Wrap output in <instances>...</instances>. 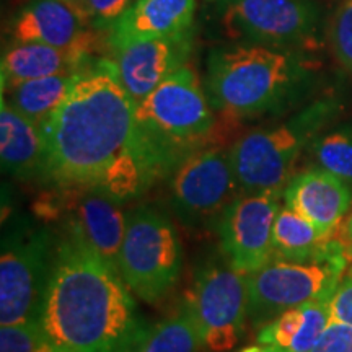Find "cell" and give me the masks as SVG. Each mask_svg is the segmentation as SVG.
Masks as SVG:
<instances>
[{
    "mask_svg": "<svg viewBox=\"0 0 352 352\" xmlns=\"http://www.w3.org/2000/svg\"><path fill=\"white\" fill-rule=\"evenodd\" d=\"M336 236H327L310 220L284 204L280 206L272 226L271 259L302 261L315 258L327 252Z\"/></svg>",
    "mask_w": 352,
    "mask_h": 352,
    "instance_id": "44dd1931",
    "label": "cell"
},
{
    "mask_svg": "<svg viewBox=\"0 0 352 352\" xmlns=\"http://www.w3.org/2000/svg\"><path fill=\"white\" fill-rule=\"evenodd\" d=\"M340 235H341L342 241H344L347 252H349L351 261H352V212H351L349 217H347L346 226H344V228H342V230H341Z\"/></svg>",
    "mask_w": 352,
    "mask_h": 352,
    "instance_id": "f546056e",
    "label": "cell"
},
{
    "mask_svg": "<svg viewBox=\"0 0 352 352\" xmlns=\"http://www.w3.org/2000/svg\"><path fill=\"white\" fill-rule=\"evenodd\" d=\"M333 296L334 290L285 310L259 328L256 341L284 352H308L331 323Z\"/></svg>",
    "mask_w": 352,
    "mask_h": 352,
    "instance_id": "ffe728a7",
    "label": "cell"
},
{
    "mask_svg": "<svg viewBox=\"0 0 352 352\" xmlns=\"http://www.w3.org/2000/svg\"><path fill=\"white\" fill-rule=\"evenodd\" d=\"M192 51V32L168 38L142 39L111 51L109 59L122 87L135 103L151 95L155 88L186 65Z\"/></svg>",
    "mask_w": 352,
    "mask_h": 352,
    "instance_id": "5bb4252c",
    "label": "cell"
},
{
    "mask_svg": "<svg viewBox=\"0 0 352 352\" xmlns=\"http://www.w3.org/2000/svg\"><path fill=\"white\" fill-rule=\"evenodd\" d=\"M328 39L336 60L352 76V0L342 2L334 12L328 28Z\"/></svg>",
    "mask_w": 352,
    "mask_h": 352,
    "instance_id": "4316f807",
    "label": "cell"
},
{
    "mask_svg": "<svg viewBox=\"0 0 352 352\" xmlns=\"http://www.w3.org/2000/svg\"><path fill=\"white\" fill-rule=\"evenodd\" d=\"M0 158L3 173L28 182L43 178L44 142L41 127L13 108L2 96L0 107Z\"/></svg>",
    "mask_w": 352,
    "mask_h": 352,
    "instance_id": "d6986e66",
    "label": "cell"
},
{
    "mask_svg": "<svg viewBox=\"0 0 352 352\" xmlns=\"http://www.w3.org/2000/svg\"><path fill=\"white\" fill-rule=\"evenodd\" d=\"M134 2L135 0H78L72 6L80 13L88 28L107 33Z\"/></svg>",
    "mask_w": 352,
    "mask_h": 352,
    "instance_id": "484cf974",
    "label": "cell"
},
{
    "mask_svg": "<svg viewBox=\"0 0 352 352\" xmlns=\"http://www.w3.org/2000/svg\"><path fill=\"white\" fill-rule=\"evenodd\" d=\"M195 13L196 0H135L107 32L108 50L192 32Z\"/></svg>",
    "mask_w": 352,
    "mask_h": 352,
    "instance_id": "e0dca14e",
    "label": "cell"
},
{
    "mask_svg": "<svg viewBox=\"0 0 352 352\" xmlns=\"http://www.w3.org/2000/svg\"><path fill=\"white\" fill-rule=\"evenodd\" d=\"M349 263L341 235L315 258L271 259L261 270L248 274V320L259 329L285 310L333 292Z\"/></svg>",
    "mask_w": 352,
    "mask_h": 352,
    "instance_id": "8992f818",
    "label": "cell"
},
{
    "mask_svg": "<svg viewBox=\"0 0 352 352\" xmlns=\"http://www.w3.org/2000/svg\"><path fill=\"white\" fill-rule=\"evenodd\" d=\"M135 120L164 173L199 151L215 126L212 104L188 65L166 77L135 107Z\"/></svg>",
    "mask_w": 352,
    "mask_h": 352,
    "instance_id": "5b68a950",
    "label": "cell"
},
{
    "mask_svg": "<svg viewBox=\"0 0 352 352\" xmlns=\"http://www.w3.org/2000/svg\"><path fill=\"white\" fill-rule=\"evenodd\" d=\"M39 320L59 352H134L148 331L120 272L65 230Z\"/></svg>",
    "mask_w": 352,
    "mask_h": 352,
    "instance_id": "7a4b0ae2",
    "label": "cell"
},
{
    "mask_svg": "<svg viewBox=\"0 0 352 352\" xmlns=\"http://www.w3.org/2000/svg\"><path fill=\"white\" fill-rule=\"evenodd\" d=\"M204 349L188 310L182 305L173 315L148 328L134 352H199Z\"/></svg>",
    "mask_w": 352,
    "mask_h": 352,
    "instance_id": "603a6c76",
    "label": "cell"
},
{
    "mask_svg": "<svg viewBox=\"0 0 352 352\" xmlns=\"http://www.w3.org/2000/svg\"><path fill=\"white\" fill-rule=\"evenodd\" d=\"M240 352H284L280 349H276V347H270V346H250V347H245V349H241Z\"/></svg>",
    "mask_w": 352,
    "mask_h": 352,
    "instance_id": "4dcf8cb0",
    "label": "cell"
},
{
    "mask_svg": "<svg viewBox=\"0 0 352 352\" xmlns=\"http://www.w3.org/2000/svg\"><path fill=\"white\" fill-rule=\"evenodd\" d=\"M283 191L241 192L220 215L217 233L223 258L243 274L261 270L272 258V226Z\"/></svg>",
    "mask_w": 352,
    "mask_h": 352,
    "instance_id": "7c38bea8",
    "label": "cell"
},
{
    "mask_svg": "<svg viewBox=\"0 0 352 352\" xmlns=\"http://www.w3.org/2000/svg\"><path fill=\"white\" fill-rule=\"evenodd\" d=\"M135 107L113 60L98 57L41 124L43 179L100 189L121 202L142 195L164 168L140 134Z\"/></svg>",
    "mask_w": 352,
    "mask_h": 352,
    "instance_id": "6da1fadb",
    "label": "cell"
},
{
    "mask_svg": "<svg viewBox=\"0 0 352 352\" xmlns=\"http://www.w3.org/2000/svg\"><path fill=\"white\" fill-rule=\"evenodd\" d=\"M83 70L21 82L2 91V96L13 108L41 127L43 122L67 98Z\"/></svg>",
    "mask_w": 352,
    "mask_h": 352,
    "instance_id": "7402d4cb",
    "label": "cell"
},
{
    "mask_svg": "<svg viewBox=\"0 0 352 352\" xmlns=\"http://www.w3.org/2000/svg\"><path fill=\"white\" fill-rule=\"evenodd\" d=\"M96 39L91 34L69 47H54L38 43H10L2 54V91L34 78L78 72L95 63Z\"/></svg>",
    "mask_w": 352,
    "mask_h": 352,
    "instance_id": "2e32d148",
    "label": "cell"
},
{
    "mask_svg": "<svg viewBox=\"0 0 352 352\" xmlns=\"http://www.w3.org/2000/svg\"><path fill=\"white\" fill-rule=\"evenodd\" d=\"M183 246L171 220L151 206L127 212L120 274L140 300L155 303L178 283Z\"/></svg>",
    "mask_w": 352,
    "mask_h": 352,
    "instance_id": "52a82bcc",
    "label": "cell"
},
{
    "mask_svg": "<svg viewBox=\"0 0 352 352\" xmlns=\"http://www.w3.org/2000/svg\"><path fill=\"white\" fill-rule=\"evenodd\" d=\"M315 166L352 186V122L331 126L308 148Z\"/></svg>",
    "mask_w": 352,
    "mask_h": 352,
    "instance_id": "cb8c5ba5",
    "label": "cell"
},
{
    "mask_svg": "<svg viewBox=\"0 0 352 352\" xmlns=\"http://www.w3.org/2000/svg\"><path fill=\"white\" fill-rule=\"evenodd\" d=\"M240 195L230 153L223 148H199L171 171V208L186 227L217 226L223 210Z\"/></svg>",
    "mask_w": 352,
    "mask_h": 352,
    "instance_id": "8fae6325",
    "label": "cell"
},
{
    "mask_svg": "<svg viewBox=\"0 0 352 352\" xmlns=\"http://www.w3.org/2000/svg\"><path fill=\"white\" fill-rule=\"evenodd\" d=\"M308 352H352V327L331 320L316 344Z\"/></svg>",
    "mask_w": 352,
    "mask_h": 352,
    "instance_id": "83f0119b",
    "label": "cell"
},
{
    "mask_svg": "<svg viewBox=\"0 0 352 352\" xmlns=\"http://www.w3.org/2000/svg\"><path fill=\"white\" fill-rule=\"evenodd\" d=\"M0 352H59L41 320L0 327Z\"/></svg>",
    "mask_w": 352,
    "mask_h": 352,
    "instance_id": "d4e9b609",
    "label": "cell"
},
{
    "mask_svg": "<svg viewBox=\"0 0 352 352\" xmlns=\"http://www.w3.org/2000/svg\"><path fill=\"white\" fill-rule=\"evenodd\" d=\"M64 2H69V3H76L78 0H64Z\"/></svg>",
    "mask_w": 352,
    "mask_h": 352,
    "instance_id": "1f68e13d",
    "label": "cell"
},
{
    "mask_svg": "<svg viewBox=\"0 0 352 352\" xmlns=\"http://www.w3.org/2000/svg\"><path fill=\"white\" fill-rule=\"evenodd\" d=\"M56 241L46 227L16 226L3 236L0 258V327L41 318Z\"/></svg>",
    "mask_w": 352,
    "mask_h": 352,
    "instance_id": "9c48e42d",
    "label": "cell"
},
{
    "mask_svg": "<svg viewBox=\"0 0 352 352\" xmlns=\"http://www.w3.org/2000/svg\"><path fill=\"white\" fill-rule=\"evenodd\" d=\"M283 199L324 235L336 236L352 204V186L329 171L310 165L289 179Z\"/></svg>",
    "mask_w": 352,
    "mask_h": 352,
    "instance_id": "9a60e30c",
    "label": "cell"
},
{
    "mask_svg": "<svg viewBox=\"0 0 352 352\" xmlns=\"http://www.w3.org/2000/svg\"><path fill=\"white\" fill-rule=\"evenodd\" d=\"M220 20L240 43L314 52L323 41L324 13L316 0H226Z\"/></svg>",
    "mask_w": 352,
    "mask_h": 352,
    "instance_id": "ba28073f",
    "label": "cell"
},
{
    "mask_svg": "<svg viewBox=\"0 0 352 352\" xmlns=\"http://www.w3.org/2000/svg\"><path fill=\"white\" fill-rule=\"evenodd\" d=\"M184 308L204 349L228 352L239 344L248 320V274L226 258L202 266L189 289Z\"/></svg>",
    "mask_w": 352,
    "mask_h": 352,
    "instance_id": "30bf717a",
    "label": "cell"
},
{
    "mask_svg": "<svg viewBox=\"0 0 352 352\" xmlns=\"http://www.w3.org/2000/svg\"><path fill=\"white\" fill-rule=\"evenodd\" d=\"M331 320L352 327V261L334 290L331 298Z\"/></svg>",
    "mask_w": 352,
    "mask_h": 352,
    "instance_id": "f1b7e54d",
    "label": "cell"
},
{
    "mask_svg": "<svg viewBox=\"0 0 352 352\" xmlns=\"http://www.w3.org/2000/svg\"><path fill=\"white\" fill-rule=\"evenodd\" d=\"M344 101L324 95L307 101L292 116L241 135L228 148L241 192L279 189L296 175L303 152L341 116Z\"/></svg>",
    "mask_w": 352,
    "mask_h": 352,
    "instance_id": "277c9868",
    "label": "cell"
},
{
    "mask_svg": "<svg viewBox=\"0 0 352 352\" xmlns=\"http://www.w3.org/2000/svg\"><path fill=\"white\" fill-rule=\"evenodd\" d=\"M95 33L83 23L77 8L64 0H32L10 23L12 43L69 47Z\"/></svg>",
    "mask_w": 352,
    "mask_h": 352,
    "instance_id": "ac0fdd59",
    "label": "cell"
},
{
    "mask_svg": "<svg viewBox=\"0 0 352 352\" xmlns=\"http://www.w3.org/2000/svg\"><path fill=\"white\" fill-rule=\"evenodd\" d=\"M63 189L64 230L78 236L88 248L120 272V253L127 214L120 199L95 188Z\"/></svg>",
    "mask_w": 352,
    "mask_h": 352,
    "instance_id": "4fadbf2b",
    "label": "cell"
},
{
    "mask_svg": "<svg viewBox=\"0 0 352 352\" xmlns=\"http://www.w3.org/2000/svg\"><path fill=\"white\" fill-rule=\"evenodd\" d=\"M311 52L253 43L214 47L208 56L206 94L215 111L232 120L280 114L310 100L320 63Z\"/></svg>",
    "mask_w": 352,
    "mask_h": 352,
    "instance_id": "3957f363",
    "label": "cell"
}]
</instances>
